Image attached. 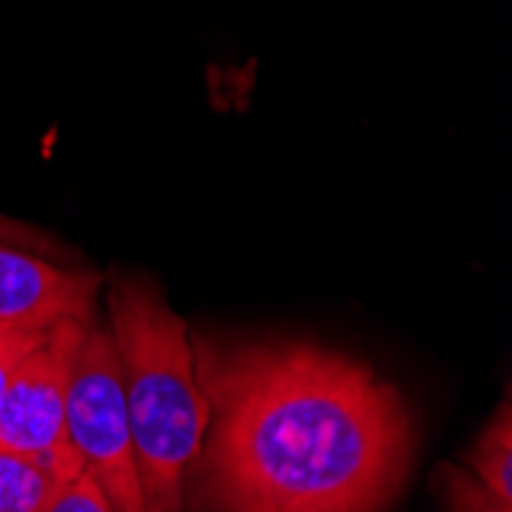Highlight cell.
<instances>
[{"instance_id":"1","label":"cell","mask_w":512,"mask_h":512,"mask_svg":"<svg viewBox=\"0 0 512 512\" xmlns=\"http://www.w3.org/2000/svg\"><path fill=\"white\" fill-rule=\"evenodd\" d=\"M203 512H381L411 457L399 390L304 341L194 338Z\"/></svg>"},{"instance_id":"2","label":"cell","mask_w":512,"mask_h":512,"mask_svg":"<svg viewBox=\"0 0 512 512\" xmlns=\"http://www.w3.org/2000/svg\"><path fill=\"white\" fill-rule=\"evenodd\" d=\"M108 307L145 512H184V488L209 424L188 325L138 279H120Z\"/></svg>"},{"instance_id":"3","label":"cell","mask_w":512,"mask_h":512,"mask_svg":"<svg viewBox=\"0 0 512 512\" xmlns=\"http://www.w3.org/2000/svg\"><path fill=\"white\" fill-rule=\"evenodd\" d=\"M68 439L83 470L99 482L114 512H145L132 436L126 424V399L120 356L111 329L86 325L68 378Z\"/></svg>"},{"instance_id":"4","label":"cell","mask_w":512,"mask_h":512,"mask_svg":"<svg viewBox=\"0 0 512 512\" xmlns=\"http://www.w3.org/2000/svg\"><path fill=\"white\" fill-rule=\"evenodd\" d=\"M89 322L53 325L46 341L16 365L0 405V448L53 463L65 479L83 470L68 439V378Z\"/></svg>"},{"instance_id":"5","label":"cell","mask_w":512,"mask_h":512,"mask_svg":"<svg viewBox=\"0 0 512 512\" xmlns=\"http://www.w3.org/2000/svg\"><path fill=\"white\" fill-rule=\"evenodd\" d=\"M102 279L0 246V322L50 332L65 319L89 322Z\"/></svg>"},{"instance_id":"6","label":"cell","mask_w":512,"mask_h":512,"mask_svg":"<svg viewBox=\"0 0 512 512\" xmlns=\"http://www.w3.org/2000/svg\"><path fill=\"white\" fill-rule=\"evenodd\" d=\"M62 482L53 463L0 448V512H40Z\"/></svg>"},{"instance_id":"7","label":"cell","mask_w":512,"mask_h":512,"mask_svg":"<svg viewBox=\"0 0 512 512\" xmlns=\"http://www.w3.org/2000/svg\"><path fill=\"white\" fill-rule=\"evenodd\" d=\"M473 476L494 491L500 500L512 503V421H509V405L500 408L497 421L488 424L482 439L476 442L470 454Z\"/></svg>"},{"instance_id":"8","label":"cell","mask_w":512,"mask_h":512,"mask_svg":"<svg viewBox=\"0 0 512 512\" xmlns=\"http://www.w3.org/2000/svg\"><path fill=\"white\" fill-rule=\"evenodd\" d=\"M40 512H114L111 500L86 470L65 479Z\"/></svg>"},{"instance_id":"9","label":"cell","mask_w":512,"mask_h":512,"mask_svg":"<svg viewBox=\"0 0 512 512\" xmlns=\"http://www.w3.org/2000/svg\"><path fill=\"white\" fill-rule=\"evenodd\" d=\"M445 488H448V503L454 512H512V503L488 491L473 473L445 467Z\"/></svg>"},{"instance_id":"10","label":"cell","mask_w":512,"mask_h":512,"mask_svg":"<svg viewBox=\"0 0 512 512\" xmlns=\"http://www.w3.org/2000/svg\"><path fill=\"white\" fill-rule=\"evenodd\" d=\"M46 335L50 332H31V329H16V325L0 322V405H4V396H7V387H10L16 365L31 350H37L46 341Z\"/></svg>"}]
</instances>
